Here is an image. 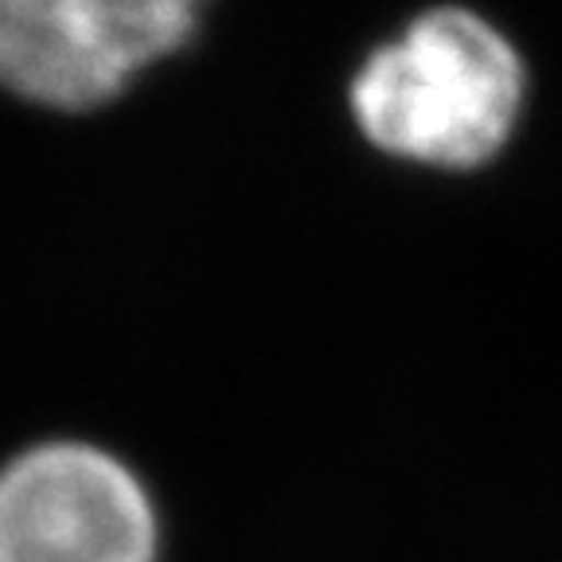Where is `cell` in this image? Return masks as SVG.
<instances>
[{
    "instance_id": "7a4b0ae2",
    "label": "cell",
    "mask_w": 562,
    "mask_h": 562,
    "mask_svg": "<svg viewBox=\"0 0 562 562\" xmlns=\"http://www.w3.org/2000/svg\"><path fill=\"white\" fill-rule=\"evenodd\" d=\"M153 492L122 457L47 438L0 465V562H157Z\"/></svg>"
},
{
    "instance_id": "277c9868",
    "label": "cell",
    "mask_w": 562,
    "mask_h": 562,
    "mask_svg": "<svg viewBox=\"0 0 562 562\" xmlns=\"http://www.w3.org/2000/svg\"><path fill=\"white\" fill-rule=\"evenodd\" d=\"M105 55L125 79L180 55L215 0H82Z\"/></svg>"
},
{
    "instance_id": "3957f363",
    "label": "cell",
    "mask_w": 562,
    "mask_h": 562,
    "mask_svg": "<svg viewBox=\"0 0 562 562\" xmlns=\"http://www.w3.org/2000/svg\"><path fill=\"white\" fill-rule=\"evenodd\" d=\"M0 90L47 114H94L130 90L82 0H0Z\"/></svg>"
},
{
    "instance_id": "6da1fadb",
    "label": "cell",
    "mask_w": 562,
    "mask_h": 562,
    "mask_svg": "<svg viewBox=\"0 0 562 562\" xmlns=\"http://www.w3.org/2000/svg\"><path fill=\"white\" fill-rule=\"evenodd\" d=\"M524 98L527 67L508 35L465 4H438L360 63L348 114L383 157L473 172L501 157Z\"/></svg>"
}]
</instances>
